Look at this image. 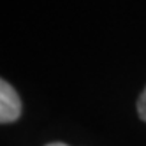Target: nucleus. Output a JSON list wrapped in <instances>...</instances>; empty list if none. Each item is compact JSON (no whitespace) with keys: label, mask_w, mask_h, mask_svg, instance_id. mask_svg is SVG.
Wrapping results in <instances>:
<instances>
[{"label":"nucleus","mask_w":146,"mask_h":146,"mask_svg":"<svg viewBox=\"0 0 146 146\" xmlns=\"http://www.w3.org/2000/svg\"><path fill=\"white\" fill-rule=\"evenodd\" d=\"M46 146H67L64 143H51V144H46Z\"/></svg>","instance_id":"3"},{"label":"nucleus","mask_w":146,"mask_h":146,"mask_svg":"<svg viewBox=\"0 0 146 146\" xmlns=\"http://www.w3.org/2000/svg\"><path fill=\"white\" fill-rule=\"evenodd\" d=\"M21 116V99L5 79L0 81V121L13 123Z\"/></svg>","instance_id":"1"},{"label":"nucleus","mask_w":146,"mask_h":146,"mask_svg":"<svg viewBox=\"0 0 146 146\" xmlns=\"http://www.w3.org/2000/svg\"><path fill=\"white\" fill-rule=\"evenodd\" d=\"M137 114H139V118L146 123V86H144V90L141 92V95L137 99Z\"/></svg>","instance_id":"2"}]
</instances>
